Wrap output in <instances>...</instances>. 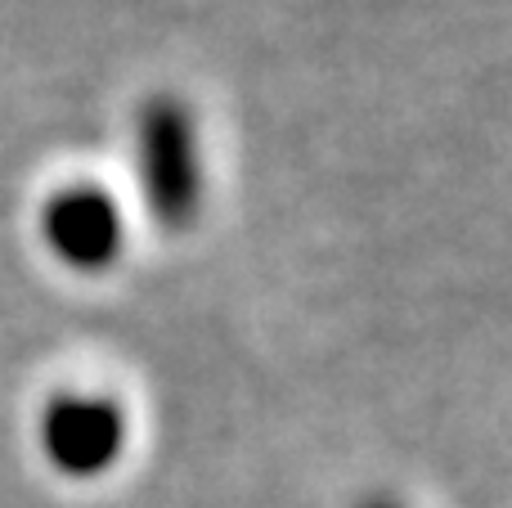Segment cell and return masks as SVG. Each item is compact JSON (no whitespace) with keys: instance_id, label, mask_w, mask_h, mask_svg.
Wrapping results in <instances>:
<instances>
[{"instance_id":"obj_1","label":"cell","mask_w":512,"mask_h":508,"mask_svg":"<svg viewBox=\"0 0 512 508\" xmlns=\"http://www.w3.org/2000/svg\"><path fill=\"white\" fill-rule=\"evenodd\" d=\"M135 180L162 230L194 225L203 207V158L194 113L176 95H153L135 113Z\"/></svg>"},{"instance_id":"obj_2","label":"cell","mask_w":512,"mask_h":508,"mask_svg":"<svg viewBox=\"0 0 512 508\" xmlns=\"http://www.w3.org/2000/svg\"><path fill=\"white\" fill-rule=\"evenodd\" d=\"M41 239L50 257L81 275L108 270L126 248V221L104 185L72 180L41 203Z\"/></svg>"},{"instance_id":"obj_3","label":"cell","mask_w":512,"mask_h":508,"mask_svg":"<svg viewBox=\"0 0 512 508\" xmlns=\"http://www.w3.org/2000/svg\"><path fill=\"white\" fill-rule=\"evenodd\" d=\"M126 446V414L108 396L63 392L41 414V450L63 477H99Z\"/></svg>"},{"instance_id":"obj_4","label":"cell","mask_w":512,"mask_h":508,"mask_svg":"<svg viewBox=\"0 0 512 508\" xmlns=\"http://www.w3.org/2000/svg\"><path fill=\"white\" fill-rule=\"evenodd\" d=\"M360 508H396V504H387V500H369V504H360Z\"/></svg>"}]
</instances>
